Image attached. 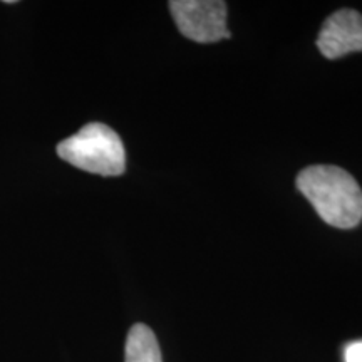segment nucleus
<instances>
[{
    "label": "nucleus",
    "mask_w": 362,
    "mask_h": 362,
    "mask_svg": "<svg viewBox=\"0 0 362 362\" xmlns=\"http://www.w3.org/2000/svg\"><path fill=\"white\" fill-rule=\"evenodd\" d=\"M124 362H163L158 339L144 324H134L126 339Z\"/></svg>",
    "instance_id": "nucleus-5"
},
{
    "label": "nucleus",
    "mask_w": 362,
    "mask_h": 362,
    "mask_svg": "<svg viewBox=\"0 0 362 362\" xmlns=\"http://www.w3.org/2000/svg\"><path fill=\"white\" fill-rule=\"evenodd\" d=\"M297 188L325 223L344 230L361 223L362 189L346 170L330 165L309 166L298 173Z\"/></svg>",
    "instance_id": "nucleus-1"
},
{
    "label": "nucleus",
    "mask_w": 362,
    "mask_h": 362,
    "mask_svg": "<svg viewBox=\"0 0 362 362\" xmlns=\"http://www.w3.org/2000/svg\"><path fill=\"white\" fill-rule=\"evenodd\" d=\"M317 47L327 59H339L362 51V16L352 8H342L325 19Z\"/></svg>",
    "instance_id": "nucleus-4"
},
{
    "label": "nucleus",
    "mask_w": 362,
    "mask_h": 362,
    "mask_svg": "<svg viewBox=\"0 0 362 362\" xmlns=\"http://www.w3.org/2000/svg\"><path fill=\"white\" fill-rule=\"evenodd\" d=\"M61 160L101 176H119L126 170V151L115 129L103 123H89L57 144Z\"/></svg>",
    "instance_id": "nucleus-2"
},
{
    "label": "nucleus",
    "mask_w": 362,
    "mask_h": 362,
    "mask_svg": "<svg viewBox=\"0 0 362 362\" xmlns=\"http://www.w3.org/2000/svg\"><path fill=\"white\" fill-rule=\"evenodd\" d=\"M170 11L185 37L200 44L230 37L226 29V4L221 0H171Z\"/></svg>",
    "instance_id": "nucleus-3"
},
{
    "label": "nucleus",
    "mask_w": 362,
    "mask_h": 362,
    "mask_svg": "<svg viewBox=\"0 0 362 362\" xmlns=\"http://www.w3.org/2000/svg\"><path fill=\"white\" fill-rule=\"evenodd\" d=\"M346 362H362V341L351 342L344 351Z\"/></svg>",
    "instance_id": "nucleus-6"
}]
</instances>
